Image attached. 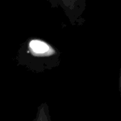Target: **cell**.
Returning <instances> with one entry per match:
<instances>
[{"instance_id":"obj_2","label":"cell","mask_w":121,"mask_h":121,"mask_svg":"<svg viewBox=\"0 0 121 121\" xmlns=\"http://www.w3.org/2000/svg\"><path fill=\"white\" fill-rule=\"evenodd\" d=\"M34 121H52L49 114L48 106L47 104H41L38 107L36 116Z\"/></svg>"},{"instance_id":"obj_1","label":"cell","mask_w":121,"mask_h":121,"mask_svg":"<svg viewBox=\"0 0 121 121\" xmlns=\"http://www.w3.org/2000/svg\"><path fill=\"white\" fill-rule=\"evenodd\" d=\"M29 47L33 52L37 55H44L47 52L51 53V48L48 45L41 40H33L29 43Z\"/></svg>"},{"instance_id":"obj_3","label":"cell","mask_w":121,"mask_h":121,"mask_svg":"<svg viewBox=\"0 0 121 121\" xmlns=\"http://www.w3.org/2000/svg\"><path fill=\"white\" fill-rule=\"evenodd\" d=\"M119 89H120L121 99V75H120V79H119Z\"/></svg>"}]
</instances>
